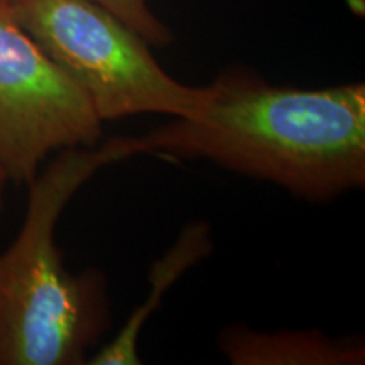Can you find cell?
<instances>
[{
	"label": "cell",
	"mask_w": 365,
	"mask_h": 365,
	"mask_svg": "<svg viewBox=\"0 0 365 365\" xmlns=\"http://www.w3.org/2000/svg\"><path fill=\"white\" fill-rule=\"evenodd\" d=\"M190 117L137 137L144 154L205 159L327 203L365 186V85L276 86L244 68L210 83Z\"/></svg>",
	"instance_id": "cell-1"
},
{
	"label": "cell",
	"mask_w": 365,
	"mask_h": 365,
	"mask_svg": "<svg viewBox=\"0 0 365 365\" xmlns=\"http://www.w3.org/2000/svg\"><path fill=\"white\" fill-rule=\"evenodd\" d=\"M144 154L137 137L59 150L29 182L24 222L0 254V365H78L110 327L107 279L68 271L56 225L86 181L108 164Z\"/></svg>",
	"instance_id": "cell-2"
},
{
	"label": "cell",
	"mask_w": 365,
	"mask_h": 365,
	"mask_svg": "<svg viewBox=\"0 0 365 365\" xmlns=\"http://www.w3.org/2000/svg\"><path fill=\"white\" fill-rule=\"evenodd\" d=\"M27 34L88 95L102 122L163 113L190 117L210 86L182 85L159 66L149 43L91 0H12Z\"/></svg>",
	"instance_id": "cell-3"
},
{
	"label": "cell",
	"mask_w": 365,
	"mask_h": 365,
	"mask_svg": "<svg viewBox=\"0 0 365 365\" xmlns=\"http://www.w3.org/2000/svg\"><path fill=\"white\" fill-rule=\"evenodd\" d=\"M102 124L88 95L0 0V168L29 185L53 153L93 148Z\"/></svg>",
	"instance_id": "cell-4"
},
{
	"label": "cell",
	"mask_w": 365,
	"mask_h": 365,
	"mask_svg": "<svg viewBox=\"0 0 365 365\" xmlns=\"http://www.w3.org/2000/svg\"><path fill=\"white\" fill-rule=\"evenodd\" d=\"M218 349L234 365H359L365 362L362 339H335L322 330L259 331L245 325H234L222 331Z\"/></svg>",
	"instance_id": "cell-5"
},
{
	"label": "cell",
	"mask_w": 365,
	"mask_h": 365,
	"mask_svg": "<svg viewBox=\"0 0 365 365\" xmlns=\"http://www.w3.org/2000/svg\"><path fill=\"white\" fill-rule=\"evenodd\" d=\"M213 249L212 227L207 222H191L181 230L171 249L153 264L149 272L150 293L144 303L130 314L125 325L110 344L93 354L86 364L90 365H139L140 331L150 314L156 312L166 289L175 284L185 272L210 255Z\"/></svg>",
	"instance_id": "cell-6"
},
{
	"label": "cell",
	"mask_w": 365,
	"mask_h": 365,
	"mask_svg": "<svg viewBox=\"0 0 365 365\" xmlns=\"http://www.w3.org/2000/svg\"><path fill=\"white\" fill-rule=\"evenodd\" d=\"M112 14L118 19L135 29L150 46H168L171 43V31L154 16L149 9V0H91Z\"/></svg>",
	"instance_id": "cell-7"
},
{
	"label": "cell",
	"mask_w": 365,
	"mask_h": 365,
	"mask_svg": "<svg viewBox=\"0 0 365 365\" xmlns=\"http://www.w3.org/2000/svg\"><path fill=\"white\" fill-rule=\"evenodd\" d=\"M7 182H9V178L6 173H4L2 168H0V208L4 207V193H6Z\"/></svg>",
	"instance_id": "cell-8"
},
{
	"label": "cell",
	"mask_w": 365,
	"mask_h": 365,
	"mask_svg": "<svg viewBox=\"0 0 365 365\" xmlns=\"http://www.w3.org/2000/svg\"><path fill=\"white\" fill-rule=\"evenodd\" d=\"M4 2H12V0H4Z\"/></svg>",
	"instance_id": "cell-9"
}]
</instances>
